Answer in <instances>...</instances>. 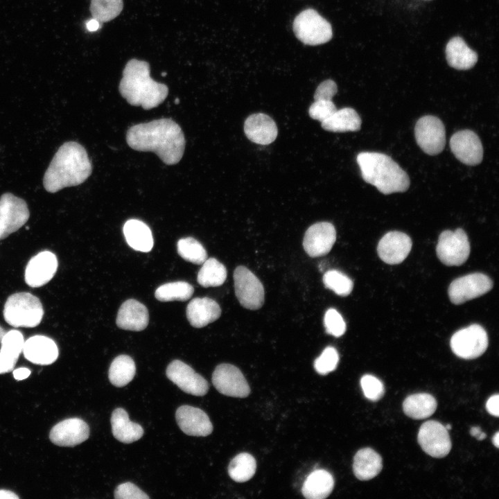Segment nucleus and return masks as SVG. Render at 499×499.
<instances>
[{
  "label": "nucleus",
  "mask_w": 499,
  "mask_h": 499,
  "mask_svg": "<svg viewBox=\"0 0 499 499\" xmlns=\"http://www.w3.org/2000/svg\"><path fill=\"white\" fill-rule=\"evenodd\" d=\"M29 210L24 200L10 193L0 198V240L17 231L28 220Z\"/></svg>",
  "instance_id": "nucleus-10"
},
{
  "label": "nucleus",
  "mask_w": 499,
  "mask_h": 499,
  "mask_svg": "<svg viewBox=\"0 0 499 499\" xmlns=\"http://www.w3.org/2000/svg\"><path fill=\"white\" fill-rule=\"evenodd\" d=\"M116 499H148L149 496L131 482L119 484L114 491Z\"/></svg>",
  "instance_id": "nucleus-45"
},
{
  "label": "nucleus",
  "mask_w": 499,
  "mask_h": 499,
  "mask_svg": "<svg viewBox=\"0 0 499 499\" xmlns=\"http://www.w3.org/2000/svg\"><path fill=\"white\" fill-rule=\"evenodd\" d=\"M470 243L466 232L461 228L446 230L439 236L437 256L445 265L458 266L464 263L470 254Z\"/></svg>",
  "instance_id": "nucleus-7"
},
{
  "label": "nucleus",
  "mask_w": 499,
  "mask_h": 499,
  "mask_svg": "<svg viewBox=\"0 0 499 499\" xmlns=\"http://www.w3.org/2000/svg\"><path fill=\"white\" fill-rule=\"evenodd\" d=\"M324 324L327 333L335 337L342 336L346 331V324L342 315L334 308L328 309L324 315Z\"/></svg>",
  "instance_id": "nucleus-43"
},
{
  "label": "nucleus",
  "mask_w": 499,
  "mask_h": 499,
  "mask_svg": "<svg viewBox=\"0 0 499 499\" xmlns=\"http://www.w3.org/2000/svg\"><path fill=\"white\" fill-rule=\"evenodd\" d=\"M136 366L133 359L128 355H119L110 365L108 378L113 385L122 387L134 378Z\"/></svg>",
  "instance_id": "nucleus-34"
},
{
  "label": "nucleus",
  "mask_w": 499,
  "mask_h": 499,
  "mask_svg": "<svg viewBox=\"0 0 499 499\" xmlns=\"http://www.w3.org/2000/svg\"><path fill=\"white\" fill-rule=\"evenodd\" d=\"M493 287L491 279L482 273H472L453 280L448 287V297L454 304H461L480 297Z\"/></svg>",
  "instance_id": "nucleus-12"
},
{
  "label": "nucleus",
  "mask_w": 499,
  "mask_h": 499,
  "mask_svg": "<svg viewBox=\"0 0 499 499\" xmlns=\"http://www.w3.org/2000/svg\"><path fill=\"white\" fill-rule=\"evenodd\" d=\"M6 331L2 327L0 326V342H1L3 337L6 334Z\"/></svg>",
  "instance_id": "nucleus-53"
},
{
  "label": "nucleus",
  "mask_w": 499,
  "mask_h": 499,
  "mask_svg": "<svg viewBox=\"0 0 499 499\" xmlns=\"http://www.w3.org/2000/svg\"><path fill=\"white\" fill-rule=\"evenodd\" d=\"M100 22L96 19L92 18L86 23V27L88 30L93 32L97 30L100 28Z\"/></svg>",
  "instance_id": "nucleus-50"
},
{
  "label": "nucleus",
  "mask_w": 499,
  "mask_h": 499,
  "mask_svg": "<svg viewBox=\"0 0 499 499\" xmlns=\"http://www.w3.org/2000/svg\"><path fill=\"white\" fill-rule=\"evenodd\" d=\"M445 428H446L448 430H450V429H451V425L447 424V425L445 426Z\"/></svg>",
  "instance_id": "nucleus-54"
},
{
  "label": "nucleus",
  "mask_w": 499,
  "mask_h": 499,
  "mask_svg": "<svg viewBox=\"0 0 499 499\" xmlns=\"http://www.w3.org/2000/svg\"><path fill=\"white\" fill-rule=\"evenodd\" d=\"M89 428L79 418L64 419L55 425L50 431L52 443L60 446H75L87 439Z\"/></svg>",
  "instance_id": "nucleus-19"
},
{
  "label": "nucleus",
  "mask_w": 499,
  "mask_h": 499,
  "mask_svg": "<svg viewBox=\"0 0 499 499\" xmlns=\"http://www.w3.org/2000/svg\"><path fill=\"white\" fill-rule=\"evenodd\" d=\"M91 172L92 165L85 148L76 141H67L53 156L44 173L43 185L46 191L56 193L81 184Z\"/></svg>",
  "instance_id": "nucleus-2"
},
{
  "label": "nucleus",
  "mask_w": 499,
  "mask_h": 499,
  "mask_svg": "<svg viewBox=\"0 0 499 499\" xmlns=\"http://www.w3.org/2000/svg\"><path fill=\"white\" fill-rule=\"evenodd\" d=\"M337 110L332 100H315L310 106L308 113L310 116L321 123L331 117Z\"/></svg>",
  "instance_id": "nucleus-44"
},
{
  "label": "nucleus",
  "mask_w": 499,
  "mask_h": 499,
  "mask_svg": "<svg viewBox=\"0 0 499 499\" xmlns=\"http://www.w3.org/2000/svg\"><path fill=\"white\" fill-rule=\"evenodd\" d=\"M236 296L245 308L257 310L265 299L264 288L260 280L246 267L238 266L234 272Z\"/></svg>",
  "instance_id": "nucleus-9"
},
{
  "label": "nucleus",
  "mask_w": 499,
  "mask_h": 499,
  "mask_svg": "<svg viewBox=\"0 0 499 499\" xmlns=\"http://www.w3.org/2000/svg\"><path fill=\"white\" fill-rule=\"evenodd\" d=\"M126 141L137 151L155 152L166 165L180 162L186 145L181 127L166 118L132 125L127 131Z\"/></svg>",
  "instance_id": "nucleus-1"
},
{
  "label": "nucleus",
  "mask_w": 499,
  "mask_h": 499,
  "mask_svg": "<svg viewBox=\"0 0 499 499\" xmlns=\"http://www.w3.org/2000/svg\"><path fill=\"white\" fill-rule=\"evenodd\" d=\"M119 89L129 104L146 110L157 107L168 94L166 85L151 78L149 64L137 59H132L125 64Z\"/></svg>",
  "instance_id": "nucleus-3"
},
{
  "label": "nucleus",
  "mask_w": 499,
  "mask_h": 499,
  "mask_svg": "<svg viewBox=\"0 0 499 499\" xmlns=\"http://www.w3.org/2000/svg\"><path fill=\"white\" fill-rule=\"evenodd\" d=\"M149 322L148 310L146 306L133 299H128L121 306L116 323L124 330L141 331L145 329Z\"/></svg>",
  "instance_id": "nucleus-24"
},
{
  "label": "nucleus",
  "mask_w": 499,
  "mask_h": 499,
  "mask_svg": "<svg viewBox=\"0 0 499 499\" xmlns=\"http://www.w3.org/2000/svg\"><path fill=\"white\" fill-rule=\"evenodd\" d=\"M123 234L128 244L137 251L148 252L153 247L151 230L141 220H128L123 226Z\"/></svg>",
  "instance_id": "nucleus-31"
},
{
  "label": "nucleus",
  "mask_w": 499,
  "mask_h": 499,
  "mask_svg": "<svg viewBox=\"0 0 499 499\" xmlns=\"http://www.w3.org/2000/svg\"><path fill=\"white\" fill-rule=\"evenodd\" d=\"M175 418L180 428L188 435L206 437L213 431L208 415L198 408L182 405L176 410Z\"/></svg>",
  "instance_id": "nucleus-21"
},
{
  "label": "nucleus",
  "mask_w": 499,
  "mask_h": 499,
  "mask_svg": "<svg viewBox=\"0 0 499 499\" xmlns=\"http://www.w3.org/2000/svg\"><path fill=\"white\" fill-rule=\"evenodd\" d=\"M110 421L112 434L121 442L130 444L139 440L143 435V428L131 421L127 412L121 408L112 412Z\"/></svg>",
  "instance_id": "nucleus-27"
},
{
  "label": "nucleus",
  "mask_w": 499,
  "mask_h": 499,
  "mask_svg": "<svg viewBox=\"0 0 499 499\" xmlns=\"http://www.w3.org/2000/svg\"><path fill=\"white\" fill-rule=\"evenodd\" d=\"M212 383L222 394L236 398H245L250 393V386L240 370L236 366L222 363L212 374Z\"/></svg>",
  "instance_id": "nucleus-14"
},
{
  "label": "nucleus",
  "mask_w": 499,
  "mask_h": 499,
  "mask_svg": "<svg viewBox=\"0 0 499 499\" xmlns=\"http://www.w3.org/2000/svg\"><path fill=\"white\" fill-rule=\"evenodd\" d=\"M166 376L183 392L194 396H204L209 390L208 382L193 368L180 360L167 367Z\"/></svg>",
  "instance_id": "nucleus-15"
},
{
  "label": "nucleus",
  "mask_w": 499,
  "mask_h": 499,
  "mask_svg": "<svg viewBox=\"0 0 499 499\" xmlns=\"http://www.w3.org/2000/svg\"><path fill=\"white\" fill-rule=\"evenodd\" d=\"M179 255L186 261L201 265L207 259V253L202 245L191 237L181 238L177 244Z\"/></svg>",
  "instance_id": "nucleus-39"
},
{
  "label": "nucleus",
  "mask_w": 499,
  "mask_h": 499,
  "mask_svg": "<svg viewBox=\"0 0 499 499\" xmlns=\"http://www.w3.org/2000/svg\"><path fill=\"white\" fill-rule=\"evenodd\" d=\"M0 344V374H5L13 369L23 351L24 336L19 331L10 330L6 333Z\"/></svg>",
  "instance_id": "nucleus-26"
},
{
  "label": "nucleus",
  "mask_w": 499,
  "mask_h": 499,
  "mask_svg": "<svg viewBox=\"0 0 499 499\" xmlns=\"http://www.w3.org/2000/svg\"><path fill=\"white\" fill-rule=\"evenodd\" d=\"M292 27L296 37L307 45L326 43L333 36L331 24L312 8L306 9L297 15Z\"/></svg>",
  "instance_id": "nucleus-6"
},
{
  "label": "nucleus",
  "mask_w": 499,
  "mask_h": 499,
  "mask_svg": "<svg viewBox=\"0 0 499 499\" xmlns=\"http://www.w3.org/2000/svg\"><path fill=\"white\" fill-rule=\"evenodd\" d=\"M470 434L480 441L484 439L487 436V435L483 432L478 426L472 427L470 430Z\"/></svg>",
  "instance_id": "nucleus-49"
},
{
  "label": "nucleus",
  "mask_w": 499,
  "mask_h": 499,
  "mask_svg": "<svg viewBox=\"0 0 499 499\" xmlns=\"http://www.w3.org/2000/svg\"><path fill=\"white\" fill-rule=\"evenodd\" d=\"M411 248V238L405 233L394 231L382 237L378 244L377 252L383 261L394 265L403 262Z\"/></svg>",
  "instance_id": "nucleus-20"
},
{
  "label": "nucleus",
  "mask_w": 499,
  "mask_h": 499,
  "mask_svg": "<svg viewBox=\"0 0 499 499\" xmlns=\"http://www.w3.org/2000/svg\"><path fill=\"white\" fill-rule=\"evenodd\" d=\"M338 91L335 82L332 80H326L319 85L314 95L315 100H331Z\"/></svg>",
  "instance_id": "nucleus-46"
},
{
  "label": "nucleus",
  "mask_w": 499,
  "mask_h": 499,
  "mask_svg": "<svg viewBox=\"0 0 499 499\" xmlns=\"http://www.w3.org/2000/svg\"><path fill=\"white\" fill-rule=\"evenodd\" d=\"M336 240L334 226L328 222H319L312 225L305 232L303 247L310 257H319L327 254Z\"/></svg>",
  "instance_id": "nucleus-17"
},
{
  "label": "nucleus",
  "mask_w": 499,
  "mask_h": 499,
  "mask_svg": "<svg viewBox=\"0 0 499 499\" xmlns=\"http://www.w3.org/2000/svg\"><path fill=\"white\" fill-rule=\"evenodd\" d=\"M382 458L371 448L360 449L354 455L353 471L360 480H369L381 471Z\"/></svg>",
  "instance_id": "nucleus-29"
},
{
  "label": "nucleus",
  "mask_w": 499,
  "mask_h": 499,
  "mask_svg": "<svg viewBox=\"0 0 499 499\" xmlns=\"http://www.w3.org/2000/svg\"><path fill=\"white\" fill-rule=\"evenodd\" d=\"M446 57L448 64L458 70L469 69L478 61V54L460 37H453L447 43Z\"/></svg>",
  "instance_id": "nucleus-28"
},
{
  "label": "nucleus",
  "mask_w": 499,
  "mask_h": 499,
  "mask_svg": "<svg viewBox=\"0 0 499 499\" xmlns=\"http://www.w3.org/2000/svg\"><path fill=\"white\" fill-rule=\"evenodd\" d=\"M362 179L387 195L404 192L410 186L407 173L389 156L380 152H362L356 158Z\"/></svg>",
  "instance_id": "nucleus-4"
},
{
  "label": "nucleus",
  "mask_w": 499,
  "mask_h": 499,
  "mask_svg": "<svg viewBox=\"0 0 499 499\" xmlns=\"http://www.w3.org/2000/svg\"><path fill=\"white\" fill-rule=\"evenodd\" d=\"M227 269L215 258L207 259L198 274V283L204 288L221 286L226 280Z\"/></svg>",
  "instance_id": "nucleus-35"
},
{
  "label": "nucleus",
  "mask_w": 499,
  "mask_h": 499,
  "mask_svg": "<svg viewBox=\"0 0 499 499\" xmlns=\"http://www.w3.org/2000/svg\"><path fill=\"white\" fill-rule=\"evenodd\" d=\"M194 292L193 287L186 281H175L163 284L155 292L156 299L161 301H186Z\"/></svg>",
  "instance_id": "nucleus-37"
},
{
  "label": "nucleus",
  "mask_w": 499,
  "mask_h": 499,
  "mask_svg": "<svg viewBox=\"0 0 499 499\" xmlns=\"http://www.w3.org/2000/svg\"><path fill=\"white\" fill-rule=\"evenodd\" d=\"M333 487V475L326 470L318 469L308 475L304 482L301 492L308 499H324L330 495Z\"/></svg>",
  "instance_id": "nucleus-30"
},
{
  "label": "nucleus",
  "mask_w": 499,
  "mask_h": 499,
  "mask_svg": "<svg viewBox=\"0 0 499 499\" xmlns=\"http://www.w3.org/2000/svg\"><path fill=\"white\" fill-rule=\"evenodd\" d=\"M453 352L463 359H475L482 355L488 347L487 332L479 324H472L455 332L450 339Z\"/></svg>",
  "instance_id": "nucleus-8"
},
{
  "label": "nucleus",
  "mask_w": 499,
  "mask_h": 499,
  "mask_svg": "<svg viewBox=\"0 0 499 499\" xmlns=\"http://www.w3.org/2000/svg\"><path fill=\"white\" fill-rule=\"evenodd\" d=\"M322 281L326 288L342 297L349 295L353 287L352 280L344 273L336 270L327 271L324 274Z\"/></svg>",
  "instance_id": "nucleus-40"
},
{
  "label": "nucleus",
  "mask_w": 499,
  "mask_h": 499,
  "mask_svg": "<svg viewBox=\"0 0 499 499\" xmlns=\"http://www.w3.org/2000/svg\"><path fill=\"white\" fill-rule=\"evenodd\" d=\"M339 356L333 347H326L321 355L316 358L314 367L316 371L321 375H326L333 371L337 367Z\"/></svg>",
  "instance_id": "nucleus-41"
},
{
  "label": "nucleus",
  "mask_w": 499,
  "mask_h": 499,
  "mask_svg": "<svg viewBox=\"0 0 499 499\" xmlns=\"http://www.w3.org/2000/svg\"><path fill=\"white\" fill-rule=\"evenodd\" d=\"M162 76H166V73H162Z\"/></svg>",
  "instance_id": "nucleus-56"
},
{
  "label": "nucleus",
  "mask_w": 499,
  "mask_h": 499,
  "mask_svg": "<svg viewBox=\"0 0 499 499\" xmlns=\"http://www.w3.org/2000/svg\"><path fill=\"white\" fill-rule=\"evenodd\" d=\"M417 441L426 453L436 458L446 456L452 447L448 430L437 421H428L421 426Z\"/></svg>",
  "instance_id": "nucleus-13"
},
{
  "label": "nucleus",
  "mask_w": 499,
  "mask_h": 499,
  "mask_svg": "<svg viewBox=\"0 0 499 499\" xmlns=\"http://www.w3.org/2000/svg\"><path fill=\"white\" fill-rule=\"evenodd\" d=\"M437 403L434 396L428 393H418L408 396L403 403L404 413L414 419H423L435 412Z\"/></svg>",
  "instance_id": "nucleus-32"
},
{
  "label": "nucleus",
  "mask_w": 499,
  "mask_h": 499,
  "mask_svg": "<svg viewBox=\"0 0 499 499\" xmlns=\"http://www.w3.org/2000/svg\"><path fill=\"white\" fill-rule=\"evenodd\" d=\"M1 498H19V497L13 492L5 490V489H1L0 490V499Z\"/></svg>",
  "instance_id": "nucleus-51"
},
{
  "label": "nucleus",
  "mask_w": 499,
  "mask_h": 499,
  "mask_svg": "<svg viewBox=\"0 0 499 499\" xmlns=\"http://www.w3.org/2000/svg\"><path fill=\"white\" fill-rule=\"evenodd\" d=\"M23 353L30 362L42 365L54 362L58 356L55 342L44 335H37L24 341Z\"/></svg>",
  "instance_id": "nucleus-22"
},
{
  "label": "nucleus",
  "mask_w": 499,
  "mask_h": 499,
  "mask_svg": "<svg viewBox=\"0 0 499 499\" xmlns=\"http://www.w3.org/2000/svg\"><path fill=\"white\" fill-rule=\"evenodd\" d=\"M30 374V370L26 367H20L13 371L14 378L17 380L27 378Z\"/></svg>",
  "instance_id": "nucleus-48"
},
{
  "label": "nucleus",
  "mask_w": 499,
  "mask_h": 499,
  "mask_svg": "<svg viewBox=\"0 0 499 499\" xmlns=\"http://www.w3.org/2000/svg\"><path fill=\"white\" fill-rule=\"evenodd\" d=\"M415 139L421 150L429 155L440 153L446 144V131L442 121L431 115L421 117L414 128Z\"/></svg>",
  "instance_id": "nucleus-11"
},
{
  "label": "nucleus",
  "mask_w": 499,
  "mask_h": 499,
  "mask_svg": "<svg viewBox=\"0 0 499 499\" xmlns=\"http://www.w3.org/2000/svg\"><path fill=\"white\" fill-rule=\"evenodd\" d=\"M56 256L51 252L43 251L33 256L28 261L24 279L26 284L38 288L50 281L58 269Z\"/></svg>",
  "instance_id": "nucleus-18"
},
{
  "label": "nucleus",
  "mask_w": 499,
  "mask_h": 499,
  "mask_svg": "<svg viewBox=\"0 0 499 499\" xmlns=\"http://www.w3.org/2000/svg\"><path fill=\"white\" fill-rule=\"evenodd\" d=\"M244 131L249 140L261 145L272 143L278 134L274 120L263 113H256L248 116L245 121Z\"/></svg>",
  "instance_id": "nucleus-23"
},
{
  "label": "nucleus",
  "mask_w": 499,
  "mask_h": 499,
  "mask_svg": "<svg viewBox=\"0 0 499 499\" xmlns=\"http://www.w3.org/2000/svg\"><path fill=\"white\" fill-rule=\"evenodd\" d=\"M256 469V462L254 457L247 453H241L231 460L228 473L235 482H245L254 476Z\"/></svg>",
  "instance_id": "nucleus-36"
},
{
  "label": "nucleus",
  "mask_w": 499,
  "mask_h": 499,
  "mask_svg": "<svg viewBox=\"0 0 499 499\" xmlns=\"http://www.w3.org/2000/svg\"><path fill=\"white\" fill-rule=\"evenodd\" d=\"M221 315L218 304L209 297L193 299L186 307V317L191 326L202 328L218 319Z\"/></svg>",
  "instance_id": "nucleus-25"
},
{
  "label": "nucleus",
  "mask_w": 499,
  "mask_h": 499,
  "mask_svg": "<svg viewBox=\"0 0 499 499\" xmlns=\"http://www.w3.org/2000/svg\"><path fill=\"white\" fill-rule=\"evenodd\" d=\"M360 385L365 397L371 401H378L384 395L385 388L383 383L373 375H364L361 378Z\"/></svg>",
  "instance_id": "nucleus-42"
},
{
  "label": "nucleus",
  "mask_w": 499,
  "mask_h": 499,
  "mask_svg": "<svg viewBox=\"0 0 499 499\" xmlns=\"http://www.w3.org/2000/svg\"><path fill=\"white\" fill-rule=\"evenodd\" d=\"M493 444L496 448H499V432H497L493 437Z\"/></svg>",
  "instance_id": "nucleus-52"
},
{
  "label": "nucleus",
  "mask_w": 499,
  "mask_h": 499,
  "mask_svg": "<svg viewBox=\"0 0 499 499\" xmlns=\"http://www.w3.org/2000/svg\"><path fill=\"white\" fill-rule=\"evenodd\" d=\"M43 315L40 300L29 292L14 293L4 305V319L13 327H35L41 322Z\"/></svg>",
  "instance_id": "nucleus-5"
},
{
  "label": "nucleus",
  "mask_w": 499,
  "mask_h": 499,
  "mask_svg": "<svg viewBox=\"0 0 499 499\" xmlns=\"http://www.w3.org/2000/svg\"><path fill=\"white\" fill-rule=\"evenodd\" d=\"M123 8V0H91V15L100 23L114 19L119 15Z\"/></svg>",
  "instance_id": "nucleus-38"
},
{
  "label": "nucleus",
  "mask_w": 499,
  "mask_h": 499,
  "mask_svg": "<svg viewBox=\"0 0 499 499\" xmlns=\"http://www.w3.org/2000/svg\"><path fill=\"white\" fill-rule=\"evenodd\" d=\"M322 123L323 129L334 132H355L360 129L361 119L355 110L344 107L335 112Z\"/></svg>",
  "instance_id": "nucleus-33"
},
{
  "label": "nucleus",
  "mask_w": 499,
  "mask_h": 499,
  "mask_svg": "<svg viewBox=\"0 0 499 499\" xmlns=\"http://www.w3.org/2000/svg\"><path fill=\"white\" fill-rule=\"evenodd\" d=\"M498 403H499V395L495 394L491 396L487 401L486 403V409L487 412L495 417L499 416V409H498Z\"/></svg>",
  "instance_id": "nucleus-47"
},
{
  "label": "nucleus",
  "mask_w": 499,
  "mask_h": 499,
  "mask_svg": "<svg viewBox=\"0 0 499 499\" xmlns=\"http://www.w3.org/2000/svg\"><path fill=\"white\" fill-rule=\"evenodd\" d=\"M175 103H179V99H175Z\"/></svg>",
  "instance_id": "nucleus-55"
},
{
  "label": "nucleus",
  "mask_w": 499,
  "mask_h": 499,
  "mask_svg": "<svg viewBox=\"0 0 499 499\" xmlns=\"http://www.w3.org/2000/svg\"><path fill=\"white\" fill-rule=\"evenodd\" d=\"M450 147L455 157L466 165H478L482 160L481 141L472 130H462L454 133L450 139Z\"/></svg>",
  "instance_id": "nucleus-16"
}]
</instances>
